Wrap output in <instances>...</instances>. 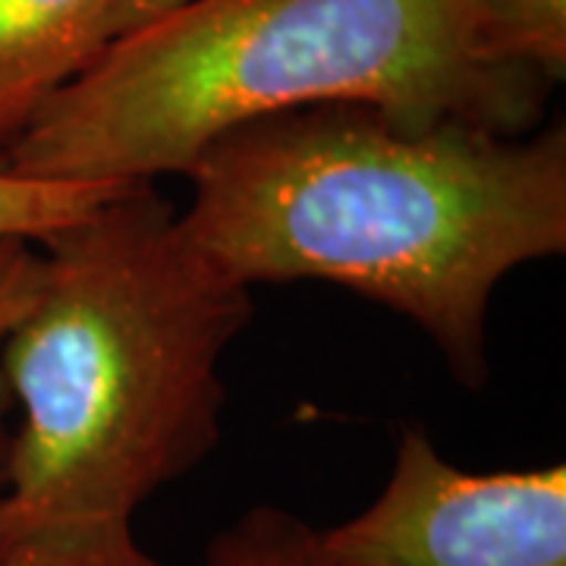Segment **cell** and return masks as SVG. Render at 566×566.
Segmentation results:
<instances>
[{
    "label": "cell",
    "instance_id": "30bf717a",
    "mask_svg": "<svg viewBox=\"0 0 566 566\" xmlns=\"http://www.w3.org/2000/svg\"><path fill=\"white\" fill-rule=\"evenodd\" d=\"M0 566H167L151 557L145 547L133 538L123 545L95 547V551H70V554H20L3 557Z\"/></svg>",
    "mask_w": 566,
    "mask_h": 566
},
{
    "label": "cell",
    "instance_id": "9c48e42d",
    "mask_svg": "<svg viewBox=\"0 0 566 566\" xmlns=\"http://www.w3.org/2000/svg\"><path fill=\"white\" fill-rule=\"evenodd\" d=\"M41 268H44L41 245L25 243V240H0V494H3V479H7L10 441H13V428L7 424L13 400L3 378V346L25 315V308L35 300Z\"/></svg>",
    "mask_w": 566,
    "mask_h": 566
},
{
    "label": "cell",
    "instance_id": "ba28073f",
    "mask_svg": "<svg viewBox=\"0 0 566 566\" xmlns=\"http://www.w3.org/2000/svg\"><path fill=\"white\" fill-rule=\"evenodd\" d=\"M506 48L547 82L566 73V0H491Z\"/></svg>",
    "mask_w": 566,
    "mask_h": 566
},
{
    "label": "cell",
    "instance_id": "7a4b0ae2",
    "mask_svg": "<svg viewBox=\"0 0 566 566\" xmlns=\"http://www.w3.org/2000/svg\"><path fill=\"white\" fill-rule=\"evenodd\" d=\"M35 300L3 346L20 406L0 494V560L133 542V520L221 438L227 346L249 286L133 182L41 245Z\"/></svg>",
    "mask_w": 566,
    "mask_h": 566
},
{
    "label": "cell",
    "instance_id": "6da1fadb",
    "mask_svg": "<svg viewBox=\"0 0 566 566\" xmlns=\"http://www.w3.org/2000/svg\"><path fill=\"white\" fill-rule=\"evenodd\" d=\"M182 177V233L227 277L346 286L419 324L472 387L497 283L566 249L564 123L506 136L324 104L223 133Z\"/></svg>",
    "mask_w": 566,
    "mask_h": 566
},
{
    "label": "cell",
    "instance_id": "52a82bcc",
    "mask_svg": "<svg viewBox=\"0 0 566 566\" xmlns=\"http://www.w3.org/2000/svg\"><path fill=\"white\" fill-rule=\"evenodd\" d=\"M205 566H327L318 528L274 504L249 506L223 526L205 554Z\"/></svg>",
    "mask_w": 566,
    "mask_h": 566
},
{
    "label": "cell",
    "instance_id": "5b68a950",
    "mask_svg": "<svg viewBox=\"0 0 566 566\" xmlns=\"http://www.w3.org/2000/svg\"><path fill=\"white\" fill-rule=\"evenodd\" d=\"M182 0H0V155L142 25Z\"/></svg>",
    "mask_w": 566,
    "mask_h": 566
},
{
    "label": "cell",
    "instance_id": "3957f363",
    "mask_svg": "<svg viewBox=\"0 0 566 566\" xmlns=\"http://www.w3.org/2000/svg\"><path fill=\"white\" fill-rule=\"evenodd\" d=\"M551 88L506 48L491 0H182L3 158L32 177L155 182L243 123L324 104L526 136Z\"/></svg>",
    "mask_w": 566,
    "mask_h": 566
},
{
    "label": "cell",
    "instance_id": "8992f818",
    "mask_svg": "<svg viewBox=\"0 0 566 566\" xmlns=\"http://www.w3.org/2000/svg\"><path fill=\"white\" fill-rule=\"evenodd\" d=\"M133 182L54 180L22 174L0 155V240L48 245Z\"/></svg>",
    "mask_w": 566,
    "mask_h": 566
},
{
    "label": "cell",
    "instance_id": "277c9868",
    "mask_svg": "<svg viewBox=\"0 0 566 566\" xmlns=\"http://www.w3.org/2000/svg\"><path fill=\"white\" fill-rule=\"evenodd\" d=\"M318 551L327 566H566V469L465 472L406 428L381 494L318 528Z\"/></svg>",
    "mask_w": 566,
    "mask_h": 566
}]
</instances>
